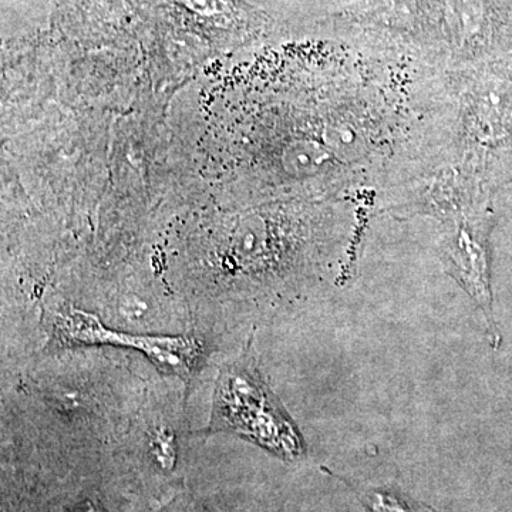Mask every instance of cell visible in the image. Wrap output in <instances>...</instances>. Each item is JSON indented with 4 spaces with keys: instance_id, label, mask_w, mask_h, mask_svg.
I'll return each mask as SVG.
<instances>
[{
    "instance_id": "obj_3",
    "label": "cell",
    "mask_w": 512,
    "mask_h": 512,
    "mask_svg": "<svg viewBox=\"0 0 512 512\" xmlns=\"http://www.w3.org/2000/svg\"><path fill=\"white\" fill-rule=\"evenodd\" d=\"M52 342L60 348L70 346L110 345L138 350L165 373L190 382L204 357L200 340L191 336L131 335L106 328L99 318L63 306L52 323Z\"/></svg>"
},
{
    "instance_id": "obj_2",
    "label": "cell",
    "mask_w": 512,
    "mask_h": 512,
    "mask_svg": "<svg viewBox=\"0 0 512 512\" xmlns=\"http://www.w3.org/2000/svg\"><path fill=\"white\" fill-rule=\"evenodd\" d=\"M417 214L433 218L437 248L448 274L468 293L483 315L488 340L494 349L501 343L495 323L491 291L490 235L493 208L487 194L454 191L427 202Z\"/></svg>"
},
{
    "instance_id": "obj_1",
    "label": "cell",
    "mask_w": 512,
    "mask_h": 512,
    "mask_svg": "<svg viewBox=\"0 0 512 512\" xmlns=\"http://www.w3.org/2000/svg\"><path fill=\"white\" fill-rule=\"evenodd\" d=\"M204 431L235 434L285 461L306 454L301 431L266 383L251 348L222 367Z\"/></svg>"
},
{
    "instance_id": "obj_4",
    "label": "cell",
    "mask_w": 512,
    "mask_h": 512,
    "mask_svg": "<svg viewBox=\"0 0 512 512\" xmlns=\"http://www.w3.org/2000/svg\"><path fill=\"white\" fill-rule=\"evenodd\" d=\"M335 477L348 485L365 512H439L396 485H369L355 483L345 477Z\"/></svg>"
},
{
    "instance_id": "obj_5",
    "label": "cell",
    "mask_w": 512,
    "mask_h": 512,
    "mask_svg": "<svg viewBox=\"0 0 512 512\" xmlns=\"http://www.w3.org/2000/svg\"><path fill=\"white\" fill-rule=\"evenodd\" d=\"M151 451H153L154 460L163 470H171L174 467V440L167 431H157L156 436L151 441Z\"/></svg>"
}]
</instances>
